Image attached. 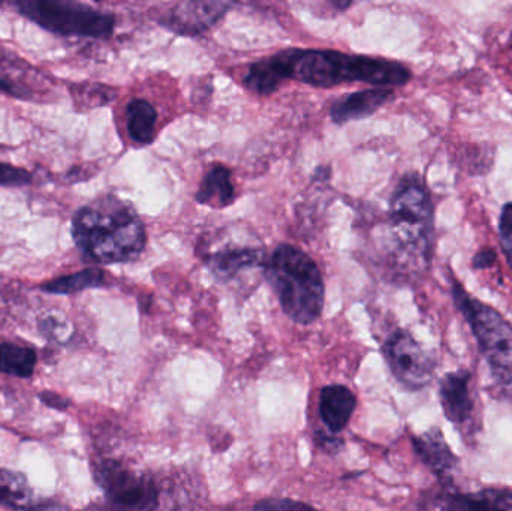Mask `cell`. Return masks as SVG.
<instances>
[{
    "label": "cell",
    "instance_id": "6da1fadb",
    "mask_svg": "<svg viewBox=\"0 0 512 511\" xmlns=\"http://www.w3.org/2000/svg\"><path fill=\"white\" fill-rule=\"evenodd\" d=\"M264 62L277 87L288 78L315 87L363 81L385 89L403 86L411 80V72L402 63L334 50L294 48L274 54Z\"/></svg>",
    "mask_w": 512,
    "mask_h": 511
},
{
    "label": "cell",
    "instance_id": "7a4b0ae2",
    "mask_svg": "<svg viewBox=\"0 0 512 511\" xmlns=\"http://www.w3.org/2000/svg\"><path fill=\"white\" fill-rule=\"evenodd\" d=\"M72 237L81 255L98 264L137 260L147 239L140 216L114 195L80 207L72 218Z\"/></svg>",
    "mask_w": 512,
    "mask_h": 511
},
{
    "label": "cell",
    "instance_id": "3957f363",
    "mask_svg": "<svg viewBox=\"0 0 512 511\" xmlns=\"http://www.w3.org/2000/svg\"><path fill=\"white\" fill-rule=\"evenodd\" d=\"M268 282L283 312L294 323L309 326L321 317L325 287L315 261L291 245L277 246L265 263Z\"/></svg>",
    "mask_w": 512,
    "mask_h": 511
},
{
    "label": "cell",
    "instance_id": "277c9868",
    "mask_svg": "<svg viewBox=\"0 0 512 511\" xmlns=\"http://www.w3.org/2000/svg\"><path fill=\"white\" fill-rule=\"evenodd\" d=\"M454 303L468 321L481 354L489 363L501 392L512 398V327L499 312L469 296L460 285L453 287Z\"/></svg>",
    "mask_w": 512,
    "mask_h": 511
},
{
    "label": "cell",
    "instance_id": "5b68a950",
    "mask_svg": "<svg viewBox=\"0 0 512 511\" xmlns=\"http://www.w3.org/2000/svg\"><path fill=\"white\" fill-rule=\"evenodd\" d=\"M12 5L18 14L54 35L108 39L116 27L110 12L71 0H20Z\"/></svg>",
    "mask_w": 512,
    "mask_h": 511
},
{
    "label": "cell",
    "instance_id": "8992f818",
    "mask_svg": "<svg viewBox=\"0 0 512 511\" xmlns=\"http://www.w3.org/2000/svg\"><path fill=\"white\" fill-rule=\"evenodd\" d=\"M93 480L105 497L89 511H156L159 489L152 477L132 470L117 459H101L92 465Z\"/></svg>",
    "mask_w": 512,
    "mask_h": 511
},
{
    "label": "cell",
    "instance_id": "52a82bcc",
    "mask_svg": "<svg viewBox=\"0 0 512 511\" xmlns=\"http://www.w3.org/2000/svg\"><path fill=\"white\" fill-rule=\"evenodd\" d=\"M390 222L400 251L420 255L429 251L433 206L426 189L417 180H403L394 192Z\"/></svg>",
    "mask_w": 512,
    "mask_h": 511
},
{
    "label": "cell",
    "instance_id": "ba28073f",
    "mask_svg": "<svg viewBox=\"0 0 512 511\" xmlns=\"http://www.w3.org/2000/svg\"><path fill=\"white\" fill-rule=\"evenodd\" d=\"M385 363L397 383L409 392H417L432 383L436 363L411 333L396 330L382 345Z\"/></svg>",
    "mask_w": 512,
    "mask_h": 511
},
{
    "label": "cell",
    "instance_id": "9c48e42d",
    "mask_svg": "<svg viewBox=\"0 0 512 511\" xmlns=\"http://www.w3.org/2000/svg\"><path fill=\"white\" fill-rule=\"evenodd\" d=\"M231 8L224 2H182L173 6L162 20V26L168 27L180 35L195 36L212 29Z\"/></svg>",
    "mask_w": 512,
    "mask_h": 511
},
{
    "label": "cell",
    "instance_id": "30bf717a",
    "mask_svg": "<svg viewBox=\"0 0 512 511\" xmlns=\"http://www.w3.org/2000/svg\"><path fill=\"white\" fill-rule=\"evenodd\" d=\"M0 507L9 511H53L57 503L39 497L26 474L0 468Z\"/></svg>",
    "mask_w": 512,
    "mask_h": 511
},
{
    "label": "cell",
    "instance_id": "8fae6325",
    "mask_svg": "<svg viewBox=\"0 0 512 511\" xmlns=\"http://www.w3.org/2000/svg\"><path fill=\"white\" fill-rule=\"evenodd\" d=\"M415 453L424 465L438 477L439 482L448 485L459 467V458L451 452L444 434L438 428L429 429L412 438Z\"/></svg>",
    "mask_w": 512,
    "mask_h": 511
},
{
    "label": "cell",
    "instance_id": "7c38bea8",
    "mask_svg": "<svg viewBox=\"0 0 512 511\" xmlns=\"http://www.w3.org/2000/svg\"><path fill=\"white\" fill-rule=\"evenodd\" d=\"M471 372L460 369L450 372L441 380L439 398L445 417L454 425H465L474 413V401L471 398Z\"/></svg>",
    "mask_w": 512,
    "mask_h": 511
},
{
    "label": "cell",
    "instance_id": "4fadbf2b",
    "mask_svg": "<svg viewBox=\"0 0 512 511\" xmlns=\"http://www.w3.org/2000/svg\"><path fill=\"white\" fill-rule=\"evenodd\" d=\"M357 408L354 393L342 384H330L319 395V416L331 434L339 435L351 422L352 414Z\"/></svg>",
    "mask_w": 512,
    "mask_h": 511
},
{
    "label": "cell",
    "instance_id": "5bb4252c",
    "mask_svg": "<svg viewBox=\"0 0 512 511\" xmlns=\"http://www.w3.org/2000/svg\"><path fill=\"white\" fill-rule=\"evenodd\" d=\"M391 96H393V92L385 87L351 93V95H346L345 98L334 102L330 110L331 119L340 125L351 122V120L364 119L378 111L382 105L387 104Z\"/></svg>",
    "mask_w": 512,
    "mask_h": 511
},
{
    "label": "cell",
    "instance_id": "9a60e30c",
    "mask_svg": "<svg viewBox=\"0 0 512 511\" xmlns=\"http://www.w3.org/2000/svg\"><path fill=\"white\" fill-rule=\"evenodd\" d=\"M438 511H512V491L483 489L471 494H445Z\"/></svg>",
    "mask_w": 512,
    "mask_h": 511
},
{
    "label": "cell",
    "instance_id": "2e32d148",
    "mask_svg": "<svg viewBox=\"0 0 512 511\" xmlns=\"http://www.w3.org/2000/svg\"><path fill=\"white\" fill-rule=\"evenodd\" d=\"M207 263L216 276L230 279L243 270L262 266L265 263V255L264 251L256 246H228L213 252Z\"/></svg>",
    "mask_w": 512,
    "mask_h": 511
},
{
    "label": "cell",
    "instance_id": "e0dca14e",
    "mask_svg": "<svg viewBox=\"0 0 512 511\" xmlns=\"http://www.w3.org/2000/svg\"><path fill=\"white\" fill-rule=\"evenodd\" d=\"M195 200L200 204L224 209L231 206L236 200V189L231 180V171L224 165H216L212 170L207 171L195 194Z\"/></svg>",
    "mask_w": 512,
    "mask_h": 511
},
{
    "label": "cell",
    "instance_id": "ac0fdd59",
    "mask_svg": "<svg viewBox=\"0 0 512 511\" xmlns=\"http://www.w3.org/2000/svg\"><path fill=\"white\" fill-rule=\"evenodd\" d=\"M38 353L29 345L0 342V372L9 377L30 378L35 374Z\"/></svg>",
    "mask_w": 512,
    "mask_h": 511
},
{
    "label": "cell",
    "instance_id": "d6986e66",
    "mask_svg": "<svg viewBox=\"0 0 512 511\" xmlns=\"http://www.w3.org/2000/svg\"><path fill=\"white\" fill-rule=\"evenodd\" d=\"M107 285V275L104 270L98 267H90V269L81 270L74 275L62 276V278L51 279L41 285V291L48 294H60V296H68V294L81 293L90 288H101Z\"/></svg>",
    "mask_w": 512,
    "mask_h": 511
},
{
    "label": "cell",
    "instance_id": "ffe728a7",
    "mask_svg": "<svg viewBox=\"0 0 512 511\" xmlns=\"http://www.w3.org/2000/svg\"><path fill=\"white\" fill-rule=\"evenodd\" d=\"M158 113L150 102L134 99L126 107V126L129 137L138 144H150L155 138Z\"/></svg>",
    "mask_w": 512,
    "mask_h": 511
},
{
    "label": "cell",
    "instance_id": "44dd1931",
    "mask_svg": "<svg viewBox=\"0 0 512 511\" xmlns=\"http://www.w3.org/2000/svg\"><path fill=\"white\" fill-rule=\"evenodd\" d=\"M252 511H319L303 501L291 500V498H267L258 501Z\"/></svg>",
    "mask_w": 512,
    "mask_h": 511
},
{
    "label": "cell",
    "instance_id": "7402d4cb",
    "mask_svg": "<svg viewBox=\"0 0 512 511\" xmlns=\"http://www.w3.org/2000/svg\"><path fill=\"white\" fill-rule=\"evenodd\" d=\"M33 182V176L26 168L0 162V186H27Z\"/></svg>",
    "mask_w": 512,
    "mask_h": 511
},
{
    "label": "cell",
    "instance_id": "603a6c76",
    "mask_svg": "<svg viewBox=\"0 0 512 511\" xmlns=\"http://www.w3.org/2000/svg\"><path fill=\"white\" fill-rule=\"evenodd\" d=\"M499 236H501L502 251L512 270V203L505 204L502 210Z\"/></svg>",
    "mask_w": 512,
    "mask_h": 511
},
{
    "label": "cell",
    "instance_id": "cb8c5ba5",
    "mask_svg": "<svg viewBox=\"0 0 512 511\" xmlns=\"http://www.w3.org/2000/svg\"><path fill=\"white\" fill-rule=\"evenodd\" d=\"M315 441L319 449L331 453V455H336V453L343 449L342 437L339 438L337 435L331 434V432L330 434H324L322 431L316 432Z\"/></svg>",
    "mask_w": 512,
    "mask_h": 511
},
{
    "label": "cell",
    "instance_id": "d4e9b609",
    "mask_svg": "<svg viewBox=\"0 0 512 511\" xmlns=\"http://www.w3.org/2000/svg\"><path fill=\"white\" fill-rule=\"evenodd\" d=\"M38 398L45 407L51 408V410L54 411H66L71 407V401H69V399L59 395V393L53 392V390H44V392L39 393Z\"/></svg>",
    "mask_w": 512,
    "mask_h": 511
},
{
    "label": "cell",
    "instance_id": "484cf974",
    "mask_svg": "<svg viewBox=\"0 0 512 511\" xmlns=\"http://www.w3.org/2000/svg\"><path fill=\"white\" fill-rule=\"evenodd\" d=\"M0 93L15 96V98H23L24 92L9 78L0 75Z\"/></svg>",
    "mask_w": 512,
    "mask_h": 511
},
{
    "label": "cell",
    "instance_id": "4316f807",
    "mask_svg": "<svg viewBox=\"0 0 512 511\" xmlns=\"http://www.w3.org/2000/svg\"><path fill=\"white\" fill-rule=\"evenodd\" d=\"M496 261V254L493 251L478 252L475 257L474 264L477 269H486V267L492 266Z\"/></svg>",
    "mask_w": 512,
    "mask_h": 511
},
{
    "label": "cell",
    "instance_id": "83f0119b",
    "mask_svg": "<svg viewBox=\"0 0 512 511\" xmlns=\"http://www.w3.org/2000/svg\"><path fill=\"white\" fill-rule=\"evenodd\" d=\"M511 41H512V38H511Z\"/></svg>",
    "mask_w": 512,
    "mask_h": 511
}]
</instances>
